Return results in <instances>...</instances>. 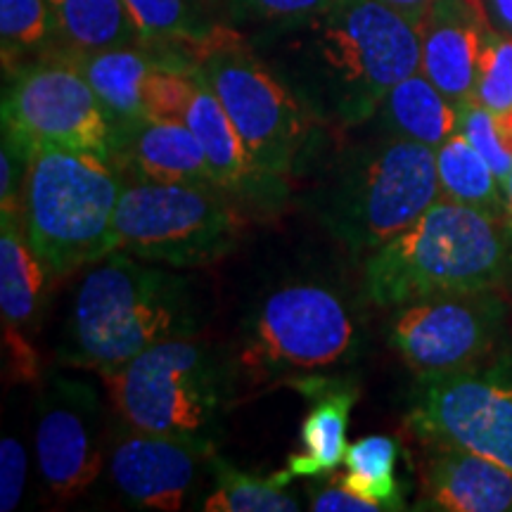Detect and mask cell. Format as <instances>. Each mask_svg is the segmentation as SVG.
Returning <instances> with one entry per match:
<instances>
[{"label": "cell", "mask_w": 512, "mask_h": 512, "mask_svg": "<svg viewBox=\"0 0 512 512\" xmlns=\"http://www.w3.org/2000/svg\"><path fill=\"white\" fill-rule=\"evenodd\" d=\"M505 223L512 228V174L505 183Z\"/></svg>", "instance_id": "74e56055"}, {"label": "cell", "mask_w": 512, "mask_h": 512, "mask_svg": "<svg viewBox=\"0 0 512 512\" xmlns=\"http://www.w3.org/2000/svg\"><path fill=\"white\" fill-rule=\"evenodd\" d=\"M396 458H399V441L384 434L358 439L349 444L344 453L347 475L337 477L347 489L366 501L375 503L380 510H403V489L396 479Z\"/></svg>", "instance_id": "484cf974"}, {"label": "cell", "mask_w": 512, "mask_h": 512, "mask_svg": "<svg viewBox=\"0 0 512 512\" xmlns=\"http://www.w3.org/2000/svg\"><path fill=\"white\" fill-rule=\"evenodd\" d=\"M418 31L420 72L451 102L472 98L484 48L496 31L484 0H434Z\"/></svg>", "instance_id": "9a60e30c"}, {"label": "cell", "mask_w": 512, "mask_h": 512, "mask_svg": "<svg viewBox=\"0 0 512 512\" xmlns=\"http://www.w3.org/2000/svg\"><path fill=\"white\" fill-rule=\"evenodd\" d=\"M64 55L76 64V69L91 83L102 107L110 114L112 124L143 117L145 81L159 64L155 55L138 50L136 46L69 50Z\"/></svg>", "instance_id": "44dd1931"}, {"label": "cell", "mask_w": 512, "mask_h": 512, "mask_svg": "<svg viewBox=\"0 0 512 512\" xmlns=\"http://www.w3.org/2000/svg\"><path fill=\"white\" fill-rule=\"evenodd\" d=\"M143 46L178 48L190 67L188 50L219 24L211 22L207 0H124Z\"/></svg>", "instance_id": "d4e9b609"}, {"label": "cell", "mask_w": 512, "mask_h": 512, "mask_svg": "<svg viewBox=\"0 0 512 512\" xmlns=\"http://www.w3.org/2000/svg\"><path fill=\"white\" fill-rule=\"evenodd\" d=\"M479 105L491 114H501L512 107V36L494 31L486 43L475 93Z\"/></svg>", "instance_id": "f1b7e54d"}, {"label": "cell", "mask_w": 512, "mask_h": 512, "mask_svg": "<svg viewBox=\"0 0 512 512\" xmlns=\"http://www.w3.org/2000/svg\"><path fill=\"white\" fill-rule=\"evenodd\" d=\"M48 268L38 259L24 228L22 209L3 211L0 221V311L8 335H24L41 316Z\"/></svg>", "instance_id": "ffe728a7"}, {"label": "cell", "mask_w": 512, "mask_h": 512, "mask_svg": "<svg viewBox=\"0 0 512 512\" xmlns=\"http://www.w3.org/2000/svg\"><path fill=\"white\" fill-rule=\"evenodd\" d=\"M427 463L425 489L434 508L512 512V472L460 446L439 444Z\"/></svg>", "instance_id": "d6986e66"}, {"label": "cell", "mask_w": 512, "mask_h": 512, "mask_svg": "<svg viewBox=\"0 0 512 512\" xmlns=\"http://www.w3.org/2000/svg\"><path fill=\"white\" fill-rule=\"evenodd\" d=\"M356 325L328 287L292 283L268 294L249 323L238 366L249 382H292L335 368L351 356Z\"/></svg>", "instance_id": "ba28073f"}, {"label": "cell", "mask_w": 512, "mask_h": 512, "mask_svg": "<svg viewBox=\"0 0 512 512\" xmlns=\"http://www.w3.org/2000/svg\"><path fill=\"white\" fill-rule=\"evenodd\" d=\"M183 121L200 140L214 185L228 197L235 202H273L283 195L285 181L256 164L219 98L200 79Z\"/></svg>", "instance_id": "e0dca14e"}, {"label": "cell", "mask_w": 512, "mask_h": 512, "mask_svg": "<svg viewBox=\"0 0 512 512\" xmlns=\"http://www.w3.org/2000/svg\"><path fill=\"white\" fill-rule=\"evenodd\" d=\"M458 107V133L470 140L475 145V150L489 162L491 169L498 178V183L503 185L512 174V155L505 150L501 143V136L496 131V117L486 107L479 105L475 98H467L456 102Z\"/></svg>", "instance_id": "f546056e"}, {"label": "cell", "mask_w": 512, "mask_h": 512, "mask_svg": "<svg viewBox=\"0 0 512 512\" xmlns=\"http://www.w3.org/2000/svg\"><path fill=\"white\" fill-rule=\"evenodd\" d=\"M69 50L143 46L124 0H48Z\"/></svg>", "instance_id": "cb8c5ba5"}, {"label": "cell", "mask_w": 512, "mask_h": 512, "mask_svg": "<svg viewBox=\"0 0 512 512\" xmlns=\"http://www.w3.org/2000/svg\"><path fill=\"white\" fill-rule=\"evenodd\" d=\"M392 136L415 140L432 150L458 133V107L422 72H415L389 91L380 105Z\"/></svg>", "instance_id": "7402d4cb"}, {"label": "cell", "mask_w": 512, "mask_h": 512, "mask_svg": "<svg viewBox=\"0 0 512 512\" xmlns=\"http://www.w3.org/2000/svg\"><path fill=\"white\" fill-rule=\"evenodd\" d=\"M505 304L489 294L453 292L406 304L392 323V344L420 377L463 373L501 335Z\"/></svg>", "instance_id": "7c38bea8"}, {"label": "cell", "mask_w": 512, "mask_h": 512, "mask_svg": "<svg viewBox=\"0 0 512 512\" xmlns=\"http://www.w3.org/2000/svg\"><path fill=\"white\" fill-rule=\"evenodd\" d=\"M216 472V489L207 501V512H292L299 510L297 498L285 494L273 477H256L235 470L226 460L211 458Z\"/></svg>", "instance_id": "4316f807"}, {"label": "cell", "mask_w": 512, "mask_h": 512, "mask_svg": "<svg viewBox=\"0 0 512 512\" xmlns=\"http://www.w3.org/2000/svg\"><path fill=\"white\" fill-rule=\"evenodd\" d=\"M380 3L389 5V8H394V10H399L401 15L411 17L413 22L418 24L420 17L425 15L427 8H430L434 0H380Z\"/></svg>", "instance_id": "d590c367"}, {"label": "cell", "mask_w": 512, "mask_h": 512, "mask_svg": "<svg viewBox=\"0 0 512 512\" xmlns=\"http://www.w3.org/2000/svg\"><path fill=\"white\" fill-rule=\"evenodd\" d=\"M192 74L219 98L256 164L287 181L309 138L304 102L235 29L216 27L188 50Z\"/></svg>", "instance_id": "8992f818"}, {"label": "cell", "mask_w": 512, "mask_h": 512, "mask_svg": "<svg viewBox=\"0 0 512 512\" xmlns=\"http://www.w3.org/2000/svg\"><path fill=\"white\" fill-rule=\"evenodd\" d=\"M441 197L437 152L392 136L347 157L323 190L320 221L351 252H375Z\"/></svg>", "instance_id": "5b68a950"}, {"label": "cell", "mask_w": 512, "mask_h": 512, "mask_svg": "<svg viewBox=\"0 0 512 512\" xmlns=\"http://www.w3.org/2000/svg\"><path fill=\"white\" fill-rule=\"evenodd\" d=\"M110 162L131 181L214 185L200 140L183 119L143 114L114 124Z\"/></svg>", "instance_id": "2e32d148"}, {"label": "cell", "mask_w": 512, "mask_h": 512, "mask_svg": "<svg viewBox=\"0 0 512 512\" xmlns=\"http://www.w3.org/2000/svg\"><path fill=\"white\" fill-rule=\"evenodd\" d=\"M102 411L88 384L55 377L36 422V460L57 498L81 496L102 472Z\"/></svg>", "instance_id": "4fadbf2b"}, {"label": "cell", "mask_w": 512, "mask_h": 512, "mask_svg": "<svg viewBox=\"0 0 512 512\" xmlns=\"http://www.w3.org/2000/svg\"><path fill=\"white\" fill-rule=\"evenodd\" d=\"M510 264L501 221L439 197L411 228L368 256L363 292L377 306H406L439 294L494 290Z\"/></svg>", "instance_id": "3957f363"}, {"label": "cell", "mask_w": 512, "mask_h": 512, "mask_svg": "<svg viewBox=\"0 0 512 512\" xmlns=\"http://www.w3.org/2000/svg\"><path fill=\"white\" fill-rule=\"evenodd\" d=\"M214 458L211 441L190 434L128 430L114 441L110 477L131 505L181 510L204 460Z\"/></svg>", "instance_id": "5bb4252c"}, {"label": "cell", "mask_w": 512, "mask_h": 512, "mask_svg": "<svg viewBox=\"0 0 512 512\" xmlns=\"http://www.w3.org/2000/svg\"><path fill=\"white\" fill-rule=\"evenodd\" d=\"M330 3H335V0H228V12L235 22L283 29L316 15Z\"/></svg>", "instance_id": "1f68e13d"}, {"label": "cell", "mask_w": 512, "mask_h": 512, "mask_svg": "<svg viewBox=\"0 0 512 512\" xmlns=\"http://www.w3.org/2000/svg\"><path fill=\"white\" fill-rule=\"evenodd\" d=\"M240 230L238 204L216 185L126 181L110 252L166 268H200L238 245Z\"/></svg>", "instance_id": "52a82bcc"}, {"label": "cell", "mask_w": 512, "mask_h": 512, "mask_svg": "<svg viewBox=\"0 0 512 512\" xmlns=\"http://www.w3.org/2000/svg\"><path fill=\"white\" fill-rule=\"evenodd\" d=\"M484 3L494 29L512 36V0H484Z\"/></svg>", "instance_id": "e575fe53"}, {"label": "cell", "mask_w": 512, "mask_h": 512, "mask_svg": "<svg viewBox=\"0 0 512 512\" xmlns=\"http://www.w3.org/2000/svg\"><path fill=\"white\" fill-rule=\"evenodd\" d=\"M22 190L27 238L53 278L110 254L124 176L98 155L41 147L29 157Z\"/></svg>", "instance_id": "277c9868"}, {"label": "cell", "mask_w": 512, "mask_h": 512, "mask_svg": "<svg viewBox=\"0 0 512 512\" xmlns=\"http://www.w3.org/2000/svg\"><path fill=\"white\" fill-rule=\"evenodd\" d=\"M311 510L316 512H377L375 503L366 501L339 482L323 486L311 496Z\"/></svg>", "instance_id": "836d02e7"}, {"label": "cell", "mask_w": 512, "mask_h": 512, "mask_svg": "<svg viewBox=\"0 0 512 512\" xmlns=\"http://www.w3.org/2000/svg\"><path fill=\"white\" fill-rule=\"evenodd\" d=\"M114 411L126 427L202 437L221 406V373L209 349L176 337L102 370Z\"/></svg>", "instance_id": "9c48e42d"}, {"label": "cell", "mask_w": 512, "mask_h": 512, "mask_svg": "<svg viewBox=\"0 0 512 512\" xmlns=\"http://www.w3.org/2000/svg\"><path fill=\"white\" fill-rule=\"evenodd\" d=\"M55 29V15L48 0H0V38H3L5 64L46 43Z\"/></svg>", "instance_id": "83f0119b"}, {"label": "cell", "mask_w": 512, "mask_h": 512, "mask_svg": "<svg viewBox=\"0 0 512 512\" xmlns=\"http://www.w3.org/2000/svg\"><path fill=\"white\" fill-rule=\"evenodd\" d=\"M408 425L425 444L467 448L512 472V382L494 370L422 377Z\"/></svg>", "instance_id": "8fae6325"}, {"label": "cell", "mask_w": 512, "mask_h": 512, "mask_svg": "<svg viewBox=\"0 0 512 512\" xmlns=\"http://www.w3.org/2000/svg\"><path fill=\"white\" fill-rule=\"evenodd\" d=\"M278 74L311 117L332 126L368 121L389 91L420 72L418 24L380 0H335L278 29Z\"/></svg>", "instance_id": "6da1fadb"}, {"label": "cell", "mask_w": 512, "mask_h": 512, "mask_svg": "<svg viewBox=\"0 0 512 512\" xmlns=\"http://www.w3.org/2000/svg\"><path fill=\"white\" fill-rule=\"evenodd\" d=\"M309 399L311 411L302 422V451L287 458V467L271 475L280 486L290 484L294 477H320L344 465L347 453L349 413L358 399V387L349 377L304 375L287 382Z\"/></svg>", "instance_id": "ac0fdd59"}, {"label": "cell", "mask_w": 512, "mask_h": 512, "mask_svg": "<svg viewBox=\"0 0 512 512\" xmlns=\"http://www.w3.org/2000/svg\"><path fill=\"white\" fill-rule=\"evenodd\" d=\"M441 197L479 209L494 219H505V192L489 162L463 133H453L437 150Z\"/></svg>", "instance_id": "603a6c76"}, {"label": "cell", "mask_w": 512, "mask_h": 512, "mask_svg": "<svg viewBox=\"0 0 512 512\" xmlns=\"http://www.w3.org/2000/svg\"><path fill=\"white\" fill-rule=\"evenodd\" d=\"M494 117H496V131L498 136H501V143L512 155V107L501 114H494Z\"/></svg>", "instance_id": "8d00e7d4"}, {"label": "cell", "mask_w": 512, "mask_h": 512, "mask_svg": "<svg viewBox=\"0 0 512 512\" xmlns=\"http://www.w3.org/2000/svg\"><path fill=\"white\" fill-rule=\"evenodd\" d=\"M27 448L15 437H3L0 444V510L12 512L22 501L27 484Z\"/></svg>", "instance_id": "d6a6232c"}, {"label": "cell", "mask_w": 512, "mask_h": 512, "mask_svg": "<svg viewBox=\"0 0 512 512\" xmlns=\"http://www.w3.org/2000/svg\"><path fill=\"white\" fill-rule=\"evenodd\" d=\"M197 88V76L159 62L145 81V114L157 119H183Z\"/></svg>", "instance_id": "4dcf8cb0"}, {"label": "cell", "mask_w": 512, "mask_h": 512, "mask_svg": "<svg viewBox=\"0 0 512 512\" xmlns=\"http://www.w3.org/2000/svg\"><path fill=\"white\" fill-rule=\"evenodd\" d=\"M192 330L195 316L183 278L166 266L110 252L83 275L60 358L102 373L166 339L192 337Z\"/></svg>", "instance_id": "7a4b0ae2"}, {"label": "cell", "mask_w": 512, "mask_h": 512, "mask_svg": "<svg viewBox=\"0 0 512 512\" xmlns=\"http://www.w3.org/2000/svg\"><path fill=\"white\" fill-rule=\"evenodd\" d=\"M3 136L27 157L67 147L110 162L114 124L86 76L62 55L17 76L3 100Z\"/></svg>", "instance_id": "30bf717a"}]
</instances>
